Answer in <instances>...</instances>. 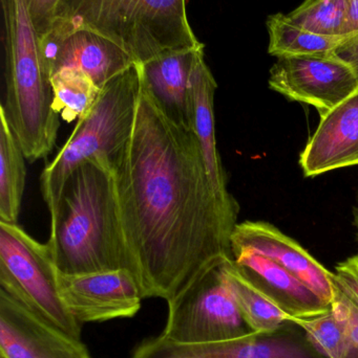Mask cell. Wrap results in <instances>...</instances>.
I'll return each instance as SVG.
<instances>
[{
    "instance_id": "1",
    "label": "cell",
    "mask_w": 358,
    "mask_h": 358,
    "mask_svg": "<svg viewBox=\"0 0 358 358\" xmlns=\"http://www.w3.org/2000/svg\"><path fill=\"white\" fill-rule=\"evenodd\" d=\"M113 178L122 239L143 298L170 302L233 258L240 206L216 195L195 132L164 113L143 76Z\"/></svg>"
},
{
    "instance_id": "2",
    "label": "cell",
    "mask_w": 358,
    "mask_h": 358,
    "mask_svg": "<svg viewBox=\"0 0 358 358\" xmlns=\"http://www.w3.org/2000/svg\"><path fill=\"white\" fill-rule=\"evenodd\" d=\"M50 215L46 242L59 273L130 269L118 217L113 172L96 161L67 178Z\"/></svg>"
},
{
    "instance_id": "3",
    "label": "cell",
    "mask_w": 358,
    "mask_h": 358,
    "mask_svg": "<svg viewBox=\"0 0 358 358\" xmlns=\"http://www.w3.org/2000/svg\"><path fill=\"white\" fill-rule=\"evenodd\" d=\"M4 16L6 103L8 124L27 161L46 159L60 121L54 92L25 0H0Z\"/></svg>"
},
{
    "instance_id": "4",
    "label": "cell",
    "mask_w": 358,
    "mask_h": 358,
    "mask_svg": "<svg viewBox=\"0 0 358 358\" xmlns=\"http://www.w3.org/2000/svg\"><path fill=\"white\" fill-rule=\"evenodd\" d=\"M79 29L111 40L137 63L204 45L191 29L186 0H61L50 31L65 37Z\"/></svg>"
},
{
    "instance_id": "5",
    "label": "cell",
    "mask_w": 358,
    "mask_h": 358,
    "mask_svg": "<svg viewBox=\"0 0 358 358\" xmlns=\"http://www.w3.org/2000/svg\"><path fill=\"white\" fill-rule=\"evenodd\" d=\"M142 86L141 63L105 84L90 110L78 119L73 134L41 174V192L48 212L58 202L71 172L88 161L115 171L136 119Z\"/></svg>"
},
{
    "instance_id": "6",
    "label": "cell",
    "mask_w": 358,
    "mask_h": 358,
    "mask_svg": "<svg viewBox=\"0 0 358 358\" xmlns=\"http://www.w3.org/2000/svg\"><path fill=\"white\" fill-rule=\"evenodd\" d=\"M57 273L48 244L34 239L18 223L0 222V289L44 321L80 338L81 324L61 302Z\"/></svg>"
},
{
    "instance_id": "7",
    "label": "cell",
    "mask_w": 358,
    "mask_h": 358,
    "mask_svg": "<svg viewBox=\"0 0 358 358\" xmlns=\"http://www.w3.org/2000/svg\"><path fill=\"white\" fill-rule=\"evenodd\" d=\"M222 264L198 278L168 302V315L160 338L174 344H206L249 334L223 273Z\"/></svg>"
},
{
    "instance_id": "8",
    "label": "cell",
    "mask_w": 358,
    "mask_h": 358,
    "mask_svg": "<svg viewBox=\"0 0 358 358\" xmlns=\"http://www.w3.org/2000/svg\"><path fill=\"white\" fill-rule=\"evenodd\" d=\"M268 84L288 100L310 105L324 115L357 90L358 76L336 52L284 56L271 67Z\"/></svg>"
},
{
    "instance_id": "9",
    "label": "cell",
    "mask_w": 358,
    "mask_h": 358,
    "mask_svg": "<svg viewBox=\"0 0 358 358\" xmlns=\"http://www.w3.org/2000/svg\"><path fill=\"white\" fill-rule=\"evenodd\" d=\"M63 306L79 324L100 323L135 317L144 300L130 269L96 273H57Z\"/></svg>"
},
{
    "instance_id": "10",
    "label": "cell",
    "mask_w": 358,
    "mask_h": 358,
    "mask_svg": "<svg viewBox=\"0 0 358 358\" xmlns=\"http://www.w3.org/2000/svg\"><path fill=\"white\" fill-rule=\"evenodd\" d=\"M0 355L4 358H92L75 338L0 289Z\"/></svg>"
},
{
    "instance_id": "11",
    "label": "cell",
    "mask_w": 358,
    "mask_h": 358,
    "mask_svg": "<svg viewBox=\"0 0 358 358\" xmlns=\"http://www.w3.org/2000/svg\"><path fill=\"white\" fill-rule=\"evenodd\" d=\"M231 252L249 248L268 257L309 286L324 302L331 305L332 273L298 242L270 223L244 221L231 234Z\"/></svg>"
},
{
    "instance_id": "12",
    "label": "cell",
    "mask_w": 358,
    "mask_h": 358,
    "mask_svg": "<svg viewBox=\"0 0 358 358\" xmlns=\"http://www.w3.org/2000/svg\"><path fill=\"white\" fill-rule=\"evenodd\" d=\"M300 165L307 178L358 166V88L321 115L301 155Z\"/></svg>"
},
{
    "instance_id": "13",
    "label": "cell",
    "mask_w": 358,
    "mask_h": 358,
    "mask_svg": "<svg viewBox=\"0 0 358 358\" xmlns=\"http://www.w3.org/2000/svg\"><path fill=\"white\" fill-rule=\"evenodd\" d=\"M263 336L249 332L233 340L187 345L157 336L143 342L132 358H313L291 341Z\"/></svg>"
},
{
    "instance_id": "14",
    "label": "cell",
    "mask_w": 358,
    "mask_h": 358,
    "mask_svg": "<svg viewBox=\"0 0 358 358\" xmlns=\"http://www.w3.org/2000/svg\"><path fill=\"white\" fill-rule=\"evenodd\" d=\"M231 255L237 267L291 317L310 319L331 308L307 284L268 257L249 248L233 250Z\"/></svg>"
},
{
    "instance_id": "15",
    "label": "cell",
    "mask_w": 358,
    "mask_h": 358,
    "mask_svg": "<svg viewBox=\"0 0 358 358\" xmlns=\"http://www.w3.org/2000/svg\"><path fill=\"white\" fill-rule=\"evenodd\" d=\"M204 58V48H200L191 76V127L199 140L208 176L216 195L226 203L239 204L227 189L214 125V94L218 84Z\"/></svg>"
},
{
    "instance_id": "16",
    "label": "cell",
    "mask_w": 358,
    "mask_h": 358,
    "mask_svg": "<svg viewBox=\"0 0 358 358\" xmlns=\"http://www.w3.org/2000/svg\"><path fill=\"white\" fill-rule=\"evenodd\" d=\"M203 48L167 50L141 63L143 80L162 110L186 127H191V71L195 54Z\"/></svg>"
},
{
    "instance_id": "17",
    "label": "cell",
    "mask_w": 358,
    "mask_h": 358,
    "mask_svg": "<svg viewBox=\"0 0 358 358\" xmlns=\"http://www.w3.org/2000/svg\"><path fill=\"white\" fill-rule=\"evenodd\" d=\"M136 63L125 50L111 40L94 31L79 29L65 36L57 55L53 75L62 69H78L88 75L101 90Z\"/></svg>"
},
{
    "instance_id": "18",
    "label": "cell",
    "mask_w": 358,
    "mask_h": 358,
    "mask_svg": "<svg viewBox=\"0 0 358 358\" xmlns=\"http://www.w3.org/2000/svg\"><path fill=\"white\" fill-rule=\"evenodd\" d=\"M227 284L235 296L242 317L250 331L265 336L273 334L289 323L290 315L275 299L261 289L228 259L222 265Z\"/></svg>"
},
{
    "instance_id": "19",
    "label": "cell",
    "mask_w": 358,
    "mask_h": 358,
    "mask_svg": "<svg viewBox=\"0 0 358 358\" xmlns=\"http://www.w3.org/2000/svg\"><path fill=\"white\" fill-rule=\"evenodd\" d=\"M25 159L0 106V222L18 223L27 178Z\"/></svg>"
},
{
    "instance_id": "20",
    "label": "cell",
    "mask_w": 358,
    "mask_h": 358,
    "mask_svg": "<svg viewBox=\"0 0 358 358\" xmlns=\"http://www.w3.org/2000/svg\"><path fill=\"white\" fill-rule=\"evenodd\" d=\"M271 56H305L333 54L349 36L319 35L292 22L287 15L277 13L266 20Z\"/></svg>"
},
{
    "instance_id": "21",
    "label": "cell",
    "mask_w": 358,
    "mask_h": 358,
    "mask_svg": "<svg viewBox=\"0 0 358 358\" xmlns=\"http://www.w3.org/2000/svg\"><path fill=\"white\" fill-rule=\"evenodd\" d=\"M54 92V109L64 121L84 117L96 102L100 88L83 71L62 69L50 78Z\"/></svg>"
},
{
    "instance_id": "22",
    "label": "cell",
    "mask_w": 358,
    "mask_h": 358,
    "mask_svg": "<svg viewBox=\"0 0 358 358\" xmlns=\"http://www.w3.org/2000/svg\"><path fill=\"white\" fill-rule=\"evenodd\" d=\"M348 0H304L288 18L298 27L327 36H345Z\"/></svg>"
},
{
    "instance_id": "23",
    "label": "cell",
    "mask_w": 358,
    "mask_h": 358,
    "mask_svg": "<svg viewBox=\"0 0 358 358\" xmlns=\"http://www.w3.org/2000/svg\"><path fill=\"white\" fill-rule=\"evenodd\" d=\"M289 323L300 327L306 334L310 344L324 357L346 358L348 345L344 324L331 308L310 319L290 315Z\"/></svg>"
},
{
    "instance_id": "24",
    "label": "cell",
    "mask_w": 358,
    "mask_h": 358,
    "mask_svg": "<svg viewBox=\"0 0 358 358\" xmlns=\"http://www.w3.org/2000/svg\"><path fill=\"white\" fill-rule=\"evenodd\" d=\"M331 309L340 317L346 331V358H358V304L332 282Z\"/></svg>"
},
{
    "instance_id": "25",
    "label": "cell",
    "mask_w": 358,
    "mask_h": 358,
    "mask_svg": "<svg viewBox=\"0 0 358 358\" xmlns=\"http://www.w3.org/2000/svg\"><path fill=\"white\" fill-rule=\"evenodd\" d=\"M38 38L46 35L57 20L61 0H25Z\"/></svg>"
},
{
    "instance_id": "26",
    "label": "cell",
    "mask_w": 358,
    "mask_h": 358,
    "mask_svg": "<svg viewBox=\"0 0 358 358\" xmlns=\"http://www.w3.org/2000/svg\"><path fill=\"white\" fill-rule=\"evenodd\" d=\"M332 282L358 304V256L338 263L332 273Z\"/></svg>"
},
{
    "instance_id": "27",
    "label": "cell",
    "mask_w": 358,
    "mask_h": 358,
    "mask_svg": "<svg viewBox=\"0 0 358 358\" xmlns=\"http://www.w3.org/2000/svg\"><path fill=\"white\" fill-rule=\"evenodd\" d=\"M336 56L351 65L358 76V34L351 36L336 50Z\"/></svg>"
},
{
    "instance_id": "28",
    "label": "cell",
    "mask_w": 358,
    "mask_h": 358,
    "mask_svg": "<svg viewBox=\"0 0 358 358\" xmlns=\"http://www.w3.org/2000/svg\"><path fill=\"white\" fill-rule=\"evenodd\" d=\"M358 34V0H348V13H347L346 25L344 35L355 36Z\"/></svg>"
},
{
    "instance_id": "29",
    "label": "cell",
    "mask_w": 358,
    "mask_h": 358,
    "mask_svg": "<svg viewBox=\"0 0 358 358\" xmlns=\"http://www.w3.org/2000/svg\"><path fill=\"white\" fill-rule=\"evenodd\" d=\"M354 224L357 229V240H358V208L354 210ZM358 256V252H357Z\"/></svg>"
},
{
    "instance_id": "30",
    "label": "cell",
    "mask_w": 358,
    "mask_h": 358,
    "mask_svg": "<svg viewBox=\"0 0 358 358\" xmlns=\"http://www.w3.org/2000/svg\"><path fill=\"white\" fill-rule=\"evenodd\" d=\"M0 358H4V357H1V355H0Z\"/></svg>"
}]
</instances>
